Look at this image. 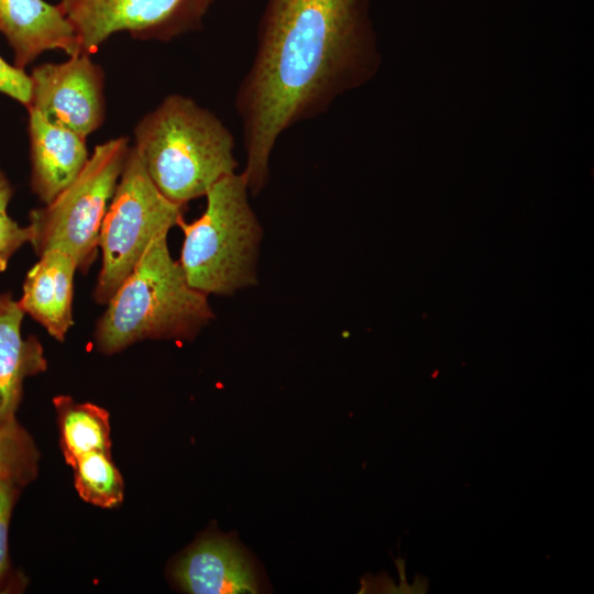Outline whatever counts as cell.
<instances>
[{
  "label": "cell",
  "instance_id": "obj_6",
  "mask_svg": "<svg viewBox=\"0 0 594 594\" xmlns=\"http://www.w3.org/2000/svg\"><path fill=\"white\" fill-rule=\"evenodd\" d=\"M184 208L158 190L140 152L130 146L100 228L102 263L92 294L98 304H108L152 242L178 227Z\"/></svg>",
  "mask_w": 594,
  "mask_h": 594
},
{
  "label": "cell",
  "instance_id": "obj_11",
  "mask_svg": "<svg viewBox=\"0 0 594 594\" xmlns=\"http://www.w3.org/2000/svg\"><path fill=\"white\" fill-rule=\"evenodd\" d=\"M30 141V186L45 205L62 193L81 172L89 154L86 139L54 125L28 109Z\"/></svg>",
  "mask_w": 594,
  "mask_h": 594
},
{
  "label": "cell",
  "instance_id": "obj_5",
  "mask_svg": "<svg viewBox=\"0 0 594 594\" xmlns=\"http://www.w3.org/2000/svg\"><path fill=\"white\" fill-rule=\"evenodd\" d=\"M129 138L95 146L79 175L51 202L29 213L31 245L40 256L50 250L72 255L81 272L97 257L101 223L123 170Z\"/></svg>",
  "mask_w": 594,
  "mask_h": 594
},
{
  "label": "cell",
  "instance_id": "obj_7",
  "mask_svg": "<svg viewBox=\"0 0 594 594\" xmlns=\"http://www.w3.org/2000/svg\"><path fill=\"white\" fill-rule=\"evenodd\" d=\"M215 0H59L84 54L117 33L167 42L201 28Z\"/></svg>",
  "mask_w": 594,
  "mask_h": 594
},
{
  "label": "cell",
  "instance_id": "obj_19",
  "mask_svg": "<svg viewBox=\"0 0 594 594\" xmlns=\"http://www.w3.org/2000/svg\"><path fill=\"white\" fill-rule=\"evenodd\" d=\"M0 94L19 103L29 106L31 100L30 75L14 64H9L0 55Z\"/></svg>",
  "mask_w": 594,
  "mask_h": 594
},
{
  "label": "cell",
  "instance_id": "obj_20",
  "mask_svg": "<svg viewBox=\"0 0 594 594\" xmlns=\"http://www.w3.org/2000/svg\"><path fill=\"white\" fill-rule=\"evenodd\" d=\"M13 196V187L0 167V211L7 210Z\"/></svg>",
  "mask_w": 594,
  "mask_h": 594
},
{
  "label": "cell",
  "instance_id": "obj_13",
  "mask_svg": "<svg viewBox=\"0 0 594 594\" xmlns=\"http://www.w3.org/2000/svg\"><path fill=\"white\" fill-rule=\"evenodd\" d=\"M24 316L18 300L0 294V427L16 420L25 380L47 369L38 339L22 336Z\"/></svg>",
  "mask_w": 594,
  "mask_h": 594
},
{
  "label": "cell",
  "instance_id": "obj_12",
  "mask_svg": "<svg viewBox=\"0 0 594 594\" xmlns=\"http://www.w3.org/2000/svg\"><path fill=\"white\" fill-rule=\"evenodd\" d=\"M38 257L25 276L18 304L50 336L63 342L74 324V277L78 266L72 255L56 249Z\"/></svg>",
  "mask_w": 594,
  "mask_h": 594
},
{
  "label": "cell",
  "instance_id": "obj_2",
  "mask_svg": "<svg viewBox=\"0 0 594 594\" xmlns=\"http://www.w3.org/2000/svg\"><path fill=\"white\" fill-rule=\"evenodd\" d=\"M213 318L208 296L189 285L162 235L114 292L94 338L101 353L114 354L144 340H193Z\"/></svg>",
  "mask_w": 594,
  "mask_h": 594
},
{
  "label": "cell",
  "instance_id": "obj_14",
  "mask_svg": "<svg viewBox=\"0 0 594 594\" xmlns=\"http://www.w3.org/2000/svg\"><path fill=\"white\" fill-rule=\"evenodd\" d=\"M59 428V444L67 464L73 466L84 454L111 455L109 413L91 403H79L67 395L54 397Z\"/></svg>",
  "mask_w": 594,
  "mask_h": 594
},
{
  "label": "cell",
  "instance_id": "obj_10",
  "mask_svg": "<svg viewBox=\"0 0 594 594\" xmlns=\"http://www.w3.org/2000/svg\"><path fill=\"white\" fill-rule=\"evenodd\" d=\"M176 584L193 594L256 593L254 568L243 549L224 536L198 540L173 566Z\"/></svg>",
  "mask_w": 594,
  "mask_h": 594
},
{
  "label": "cell",
  "instance_id": "obj_18",
  "mask_svg": "<svg viewBox=\"0 0 594 594\" xmlns=\"http://www.w3.org/2000/svg\"><path fill=\"white\" fill-rule=\"evenodd\" d=\"M30 241L29 226H20L7 210L0 211V273L7 270L13 254Z\"/></svg>",
  "mask_w": 594,
  "mask_h": 594
},
{
  "label": "cell",
  "instance_id": "obj_3",
  "mask_svg": "<svg viewBox=\"0 0 594 594\" xmlns=\"http://www.w3.org/2000/svg\"><path fill=\"white\" fill-rule=\"evenodd\" d=\"M133 133L148 176L176 204L186 206L237 173L231 131L190 97L168 95L136 123Z\"/></svg>",
  "mask_w": 594,
  "mask_h": 594
},
{
  "label": "cell",
  "instance_id": "obj_16",
  "mask_svg": "<svg viewBox=\"0 0 594 594\" xmlns=\"http://www.w3.org/2000/svg\"><path fill=\"white\" fill-rule=\"evenodd\" d=\"M40 452L18 420L0 427V477L23 487L38 473Z\"/></svg>",
  "mask_w": 594,
  "mask_h": 594
},
{
  "label": "cell",
  "instance_id": "obj_8",
  "mask_svg": "<svg viewBox=\"0 0 594 594\" xmlns=\"http://www.w3.org/2000/svg\"><path fill=\"white\" fill-rule=\"evenodd\" d=\"M29 75L31 100L26 109L84 138L103 123L105 72L90 55L80 53L62 63H43Z\"/></svg>",
  "mask_w": 594,
  "mask_h": 594
},
{
  "label": "cell",
  "instance_id": "obj_17",
  "mask_svg": "<svg viewBox=\"0 0 594 594\" xmlns=\"http://www.w3.org/2000/svg\"><path fill=\"white\" fill-rule=\"evenodd\" d=\"M21 487L0 477V593H12L24 588L28 580L15 572L9 556V527Z\"/></svg>",
  "mask_w": 594,
  "mask_h": 594
},
{
  "label": "cell",
  "instance_id": "obj_15",
  "mask_svg": "<svg viewBox=\"0 0 594 594\" xmlns=\"http://www.w3.org/2000/svg\"><path fill=\"white\" fill-rule=\"evenodd\" d=\"M72 468L75 488L85 502L102 508L121 504L124 494L123 479L111 455L90 452L81 455Z\"/></svg>",
  "mask_w": 594,
  "mask_h": 594
},
{
  "label": "cell",
  "instance_id": "obj_9",
  "mask_svg": "<svg viewBox=\"0 0 594 594\" xmlns=\"http://www.w3.org/2000/svg\"><path fill=\"white\" fill-rule=\"evenodd\" d=\"M0 33L14 65L24 69L47 51L82 53L77 33L59 3L45 0H0Z\"/></svg>",
  "mask_w": 594,
  "mask_h": 594
},
{
  "label": "cell",
  "instance_id": "obj_1",
  "mask_svg": "<svg viewBox=\"0 0 594 594\" xmlns=\"http://www.w3.org/2000/svg\"><path fill=\"white\" fill-rule=\"evenodd\" d=\"M375 66L366 0H266L254 57L234 98L251 194L268 183L282 134L324 113Z\"/></svg>",
  "mask_w": 594,
  "mask_h": 594
},
{
  "label": "cell",
  "instance_id": "obj_4",
  "mask_svg": "<svg viewBox=\"0 0 594 594\" xmlns=\"http://www.w3.org/2000/svg\"><path fill=\"white\" fill-rule=\"evenodd\" d=\"M249 193L243 173L226 176L205 195L202 215L178 224L184 232L179 263L189 285L207 296H232L257 283L263 229Z\"/></svg>",
  "mask_w": 594,
  "mask_h": 594
}]
</instances>
